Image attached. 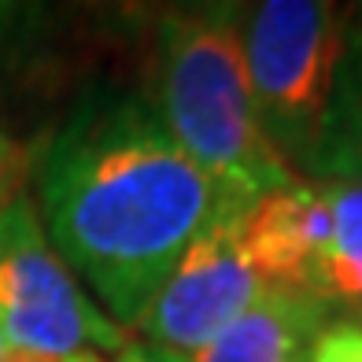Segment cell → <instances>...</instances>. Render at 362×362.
Segmentation results:
<instances>
[{
  "label": "cell",
  "instance_id": "1",
  "mask_svg": "<svg viewBox=\"0 0 362 362\" xmlns=\"http://www.w3.org/2000/svg\"><path fill=\"white\" fill-rule=\"evenodd\" d=\"M41 226L104 315L134 329L189 244L244 215L181 152L144 96L81 100L37 163Z\"/></svg>",
  "mask_w": 362,
  "mask_h": 362
},
{
  "label": "cell",
  "instance_id": "2",
  "mask_svg": "<svg viewBox=\"0 0 362 362\" xmlns=\"http://www.w3.org/2000/svg\"><path fill=\"white\" fill-rule=\"evenodd\" d=\"M148 107L181 152L244 207L300 181L259 122L240 48V8L163 15Z\"/></svg>",
  "mask_w": 362,
  "mask_h": 362
},
{
  "label": "cell",
  "instance_id": "3",
  "mask_svg": "<svg viewBox=\"0 0 362 362\" xmlns=\"http://www.w3.org/2000/svg\"><path fill=\"white\" fill-rule=\"evenodd\" d=\"M351 15L329 0L240 8V48L259 122L296 177H315L337 100Z\"/></svg>",
  "mask_w": 362,
  "mask_h": 362
},
{
  "label": "cell",
  "instance_id": "4",
  "mask_svg": "<svg viewBox=\"0 0 362 362\" xmlns=\"http://www.w3.org/2000/svg\"><path fill=\"white\" fill-rule=\"evenodd\" d=\"M0 333L11 348L45 358H115L129 344L59 259L23 192L0 207Z\"/></svg>",
  "mask_w": 362,
  "mask_h": 362
},
{
  "label": "cell",
  "instance_id": "5",
  "mask_svg": "<svg viewBox=\"0 0 362 362\" xmlns=\"http://www.w3.org/2000/svg\"><path fill=\"white\" fill-rule=\"evenodd\" d=\"M267 292L270 285L240 244V215H233L189 244L134 329L148 348L185 358L226 333Z\"/></svg>",
  "mask_w": 362,
  "mask_h": 362
},
{
  "label": "cell",
  "instance_id": "6",
  "mask_svg": "<svg viewBox=\"0 0 362 362\" xmlns=\"http://www.w3.org/2000/svg\"><path fill=\"white\" fill-rule=\"evenodd\" d=\"M329 322L333 310L318 296L270 288L226 333L181 362H310Z\"/></svg>",
  "mask_w": 362,
  "mask_h": 362
},
{
  "label": "cell",
  "instance_id": "7",
  "mask_svg": "<svg viewBox=\"0 0 362 362\" xmlns=\"http://www.w3.org/2000/svg\"><path fill=\"white\" fill-rule=\"evenodd\" d=\"M315 240L310 285L329 310L351 315L362 325V185L358 181H310Z\"/></svg>",
  "mask_w": 362,
  "mask_h": 362
},
{
  "label": "cell",
  "instance_id": "8",
  "mask_svg": "<svg viewBox=\"0 0 362 362\" xmlns=\"http://www.w3.org/2000/svg\"><path fill=\"white\" fill-rule=\"evenodd\" d=\"M310 181H358L362 185V15H351L348 26L329 134Z\"/></svg>",
  "mask_w": 362,
  "mask_h": 362
},
{
  "label": "cell",
  "instance_id": "9",
  "mask_svg": "<svg viewBox=\"0 0 362 362\" xmlns=\"http://www.w3.org/2000/svg\"><path fill=\"white\" fill-rule=\"evenodd\" d=\"M310 362H362V325L355 322H329L315 344Z\"/></svg>",
  "mask_w": 362,
  "mask_h": 362
},
{
  "label": "cell",
  "instance_id": "10",
  "mask_svg": "<svg viewBox=\"0 0 362 362\" xmlns=\"http://www.w3.org/2000/svg\"><path fill=\"white\" fill-rule=\"evenodd\" d=\"M19 177H23V152L8 134H0V207L19 196Z\"/></svg>",
  "mask_w": 362,
  "mask_h": 362
},
{
  "label": "cell",
  "instance_id": "11",
  "mask_svg": "<svg viewBox=\"0 0 362 362\" xmlns=\"http://www.w3.org/2000/svg\"><path fill=\"white\" fill-rule=\"evenodd\" d=\"M111 362H181V358L159 351V348H148V344H141V340H129Z\"/></svg>",
  "mask_w": 362,
  "mask_h": 362
},
{
  "label": "cell",
  "instance_id": "12",
  "mask_svg": "<svg viewBox=\"0 0 362 362\" xmlns=\"http://www.w3.org/2000/svg\"><path fill=\"white\" fill-rule=\"evenodd\" d=\"M52 362H111L104 355H71V358H52Z\"/></svg>",
  "mask_w": 362,
  "mask_h": 362
},
{
  "label": "cell",
  "instance_id": "13",
  "mask_svg": "<svg viewBox=\"0 0 362 362\" xmlns=\"http://www.w3.org/2000/svg\"><path fill=\"white\" fill-rule=\"evenodd\" d=\"M8 355H11V344L4 340V333H0V362H8Z\"/></svg>",
  "mask_w": 362,
  "mask_h": 362
}]
</instances>
